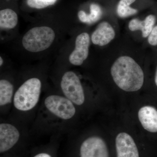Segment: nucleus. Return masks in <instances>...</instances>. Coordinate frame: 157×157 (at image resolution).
I'll return each instance as SVG.
<instances>
[{"label": "nucleus", "instance_id": "obj_1", "mask_svg": "<svg viewBox=\"0 0 157 157\" xmlns=\"http://www.w3.org/2000/svg\"><path fill=\"white\" fill-rule=\"evenodd\" d=\"M110 73L115 84L125 91H137L143 86V70L131 57L123 56L118 58L113 64Z\"/></svg>", "mask_w": 157, "mask_h": 157}, {"label": "nucleus", "instance_id": "obj_2", "mask_svg": "<svg viewBox=\"0 0 157 157\" xmlns=\"http://www.w3.org/2000/svg\"><path fill=\"white\" fill-rule=\"evenodd\" d=\"M42 83L40 79L32 78L17 90L13 99L14 107L20 111H29L36 105L40 98Z\"/></svg>", "mask_w": 157, "mask_h": 157}, {"label": "nucleus", "instance_id": "obj_3", "mask_svg": "<svg viewBox=\"0 0 157 157\" xmlns=\"http://www.w3.org/2000/svg\"><path fill=\"white\" fill-rule=\"evenodd\" d=\"M55 38L54 31L48 26L36 27L28 31L22 38L23 46L28 51L40 52L47 49Z\"/></svg>", "mask_w": 157, "mask_h": 157}, {"label": "nucleus", "instance_id": "obj_4", "mask_svg": "<svg viewBox=\"0 0 157 157\" xmlns=\"http://www.w3.org/2000/svg\"><path fill=\"white\" fill-rule=\"evenodd\" d=\"M61 87L66 98L77 105L84 103V91L78 76L73 71L66 72L62 77Z\"/></svg>", "mask_w": 157, "mask_h": 157}, {"label": "nucleus", "instance_id": "obj_5", "mask_svg": "<svg viewBox=\"0 0 157 157\" xmlns=\"http://www.w3.org/2000/svg\"><path fill=\"white\" fill-rule=\"evenodd\" d=\"M44 104L49 112L62 119H70L76 113L73 102L65 97L56 95H50L45 99Z\"/></svg>", "mask_w": 157, "mask_h": 157}, {"label": "nucleus", "instance_id": "obj_6", "mask_svg": "<svg viewBox=\"0 0 157 157\" xmlns=\"http://www.w3.org/2000/svg\"><path fill=\"white\" fill-rule=\"evenodd\" d=\"M79 157H110V155L104 139L98 136H92L81 144Z\"/></svg>", "mask_w": 157, "mask_h": 157}, {"label": "nucleus", "instance_id": "obj_7", "mask_svg": "<svg viewBox=\"0 0 157 157\" xmlns=\"http://www.w3.org/2000/svg\"><path fill=\"white\" fill-rule=\"evenodd\" d=\"M90 44L88 33H83L78 35L75 41V49L69 56L70 63L76 66L82 64L88 56Z\"/></svg>", "mask_w": 157, "mask_h": 157}, {"label": "nucleus", "instance_id": "obj_8", "mask_svg": "<svg viewBox=\"0 0 157 157\" xmlns=\"http://www.w3.org/2000/svg\"><path fill=\"white\" fill-rule=\"evenodd\" d=\"M20 133L17 128L8 123L0 124V153H3L13 147L19 140Z\"/></svg>", "mask_w": 157, "mask_h": 157}, {"label": "nucleus", "instance_id": "obj_9", "mask_svg": "<svg viewBox=\"0 0 157 157\" xmlns=\"http://www.w3.org/2000/svg\"><path fill=\"white\" fill-rule=\"evenodd\" d=\"M115 36V32L112 25L107 21L101 22L91 36L94 45L103 46L107 45Z\"/></svg>", "mask_w": 157, "mask_h": 157}, {"label": "nucleus", "instance_id": "obj_10", "mask_svg": "<svg viewBox=\"0 0 157 157\" xmlns=\"http://www.w3.org/2000/svg\"><path fill=\"white\" fill-rule=\"evenodd\" d=\"M138 117L144 128L152 133L157 132V110L155 107L145 106L141 107Z\"/></svg>", "mask_w": 157, "mask_h": 157}, {"label": "nucleus", "instance_id": "obj_11", "mask_svg": "<svg viewBox=\"0 0 157 157\" xmlns=\"http://www.w3.org/2000/svg\"><path fill=\"white\" fill-rule=\"evenodd\" d=\"M157 16L150 14L142 21L136 18L132 19L129 23L128 28L132 31H141L143 38H147L155 26Z\"/></svg>", "mask_w": 157, "mask_h": 157}, {"label": "nucleus", "instance_id": "obj_12", "mask_svg": "<svg viewBox=\"0 0 157 157\" xmlns=\"http://www.w3.org/2000/svg\"><path fill=\"white\" fill-rule=\"evenodd\" d=\"M104 14L103 8L99 4L93 3L90 6V13H87L83 10L78 11V19L85 23H94L98 21Z\"/></svg>", "mask_w": 157, "mask_h": 157}, {"label": "nucleus", "instance_id": "obj_13", "mask_svg": "<svg viewBox=\"0 0 157 157\" xmlns=\"http://www.w3.org/2000/svg\"><path fill=\"white\" fill-rule=\"evenodd\" d=\"M18 17L15 11L11 9L0 11V27L4 29H11L17 25Z\"/></svg>", "mask_w": 157, "mask_h": 157}, {"label": "nucleus", "instance_id": "obj_14", "mask_svg": "<svg viewBox=\"0 0 157 157\" xmlns=\"http://www.w3.org/2000/svg\"><path fill=\"white\" fill-rule=\"evenodd\" d=\"M13 95V86L6 79L0 80V105L10 104Z\"/></svg>", "mask_w": 157, "mask_h": 157}, {"label": "nucleus", "instance_id": "obj_15", "mask_svg": "<svg viewBox=\"0 0 157 157\" xmlns=\"http://www.w3.org/2000/svg\"><path fill=\"white\" fill-rule=\"evenodd\" d=\"M56 1L57 0H27V4L31 8L41 9L53 5Z\"/></svg>", "mask_w": 157, "mask_h": 157}, {"label": "nucleus", "instance_id": "obj_16", "mask_svg": "<svg viewBox=\"0 0 157 157\" xmlns=\"http://www.w3.org/2000/svg\"><path fill=\"white\" fill-rule=\"evenodd\" d=\"M147 42L149 44L152 46H157V25L154 27L147 37Z\"/></svg>", "mask_w": 157, "mask_h": 157}, {"label": "nucleus", "instance_id": "obj_17", "mask_svg": "<svg viewBox=\"0 0 157 157\" xmlns=\"http://www.w3.org/2000/svg\"><path fill=\"white\" fill-rule=\"evenodd\" d=\"M33 157H52L50 155L46 153H41L38 154Z\"/></svg>", "mask_w": 157, "mask_h": 157}, {"label": "nucleus", "instance_id": "obj_18", "mask_svg": "<svg viewBox=\"0 0 157 157\" xmlns=\"http://www.w3.org/2000/svg\"><path fill=\"white\" fill-rule=\"evenodd\" d=\"M155 82L156 86L157 87V67L156 68V70L155 73Z\"/></svg>", "mask_w": 157, "mask_h": 157}, {"label": "nucleus", "instance_id": "obj_19", "mask_svg": "<svg viewBox=\"0 0 157 157\" xmlns=\"http://www.w3.org/2000/svg\"><path fill=\"white\" fill-rule=\"evenodd\" d=\"M3 63V59L2 57H0V66H2Z\"/></svg>", "mask_w": 157, "mask_h": 157}]
</instances>
